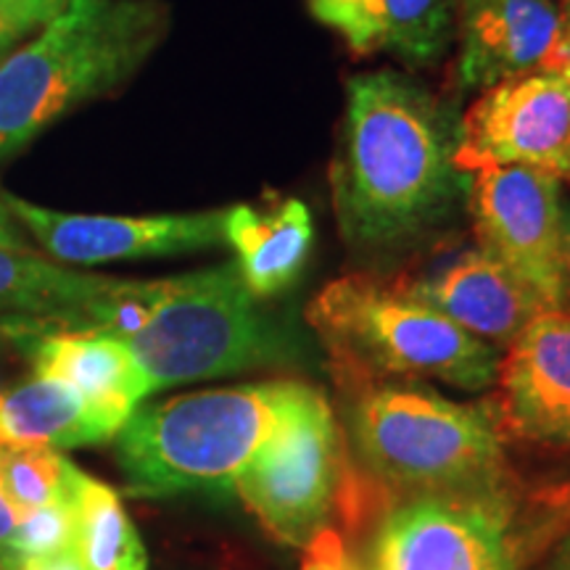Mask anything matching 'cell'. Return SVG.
Listing matches in <instances>:
<instances>
[{"mask_svg":"<svg viewBox=\"0 0 570 570\" xmlns=\"http://www.w3.org/2000/svg\"><path fill=\"white\" fill-rule=\"evenodd\" d=\"M67 6L69 0H0V24L19 40L27 32L42 30Z\"/></svg>","mask_w":570,"mask_h":570,"instance_id":"25","label":"cell"},{"mask_svg":"<svg viewBox=\"0 0 570 570\" xmlns=\"http://www.w3.org/2000/svg\"><path fill=\"white\" fill-rule=\"evenodd\" d=\"M454 164L529 167L570 180V82L539 69L479 92L458 122Z\"/></svg>","mask_w":570,"mask_h":570,"instance_id":"10","label":"cell"},{"mask_svg":"<svg viewBox=\"0 0 570 570\" xmlns=\"http://www.w3.org/2000/svg\"><path fill=\"white\" fill-rule=\"evenodd\" d=\"M309 9L317 21L338 32L354 53L381 51L375 0H309Z\"/></svg>","mask_w":570,"mask_h":570,"instance_id":"23","label":"cell"},{"mask_svg":"<svg viewBox=\"0 0 570 570\" xmlns=\"http://www.w3.org/2000/svg\"><path fill=\"white\" fill-rule=\"evenodd\" d=\"M104 275L77 273L30 252L0 248V315L48 323L96 294Z\"/></svg>","mask_w":570,"mask_h":570,"instance_id":"18","label":"cell"},{"mask_svg":"<svg viewBox=\"0 0 570 570\" xmlns=\"http://www.w3.org/2000/svg\"><path fill=\"white\" fill-rule=\"evenodd\" d=\"M525 552L515 489L420 494L383 512L370 570H520Z\"/></svg>","mask_w":570,"mask_h":570,"instance_id":"8","label":"cell"},{"mask_svg":"<svg viewBox=\"0 0 570 570\" xmlns=\"http://www.w3.org/2000/svg\"><path fill=\"white\" fill-rule=\"evenodd\" d=\"M19 570H80L71 554L59 558H21Z\"/></svg>","mask_w":570,"mask_h":570,"instance_id":"30","label":"cell"},{"mask_svg":"<svg viewBox=\"0 0 570 570\" xmlns=\"http://www.w3.org/2000/svg\"><path fill=\"white\" fill-rule=\"evenodd\" d=\"M562 180L529 167L470 175L468 212L475 246L508 267L544 309H566L560 269Z\"/></svg>","mask_w":570,"mask_h":570,"instance_id":"9","label":"cell"},{"mask_svg":"<svg viewBox=\"0 0 570 570\" xmlns=\"http://www.w3.org/2000/svg\"><path fill=\"white\" fill-rule=\"evenodd\" d=\"M169 24L164 0H69L38 38L0 61V159L61 114L130 82Z\"/></svg>","mask_w":570,"mask_h":570,"instance_id":"2","label":"cell"},{"mask_svg":"<svg viewBox=\"0 0 570 570\" xmlns=\"http://www.w3.org/2000/svg\"><path fill=\"white\" fill-rule=\"evenodd\" d=\"M82 470L56 446H6L0 449V483L17 508L19 518L46 508L61 497L77 494Z\"/></svg>","mask_w":570,"mask_h":570,"instance_id":"21","label":"cell"},{"mask_svg":"<svg viewBox=\"0 0 570 570\" xmlns=\"http://www.w3.org/2000/svg\"><path fill=\"white\" fill-rule=\"evenodd\" d=\"M77 523V494L61 497L46 508L27 512L19 518L11 537V550L21 558H59L71 554Z\"/></svg>","mask_w":570,"mask_h":570,"instance_id":"22","label":"cell"},{"mask_svg":"<svg viewBox=\"0 0 570 570\" xmlns=\"http://www.w3.org/2000/svg\"><path fill=\"white\" fill-rule=\"evenodd\" d=\"M3 202L11 217H17L48 254L71 265L180 256L227 246V209L156 214V217H109V214L42 209L11 194H3Z\"/></svg>","mask_w":570,"mask_h":570,"instance_id":"11","label":"cell"},{"mask_svg":"<svg viewBox=\"0 0 570 570\" xmlns=\"http://www.w3.org/2000/svg\"><path fill=\"white\" fill-rule=\"evenodd\" d=\"M13 42H17V38H13V35L6 30L3 24H0V61H3V56L9 53V48L13 46Z\"/></svg>","mask_w":570,"mask_h":570,"instance_id":"33","label":"cell"},{"mask_svg":"<svg viewBox=\"0 0 570 570\" xmlns=\"http://www.w3.org/2000/svg\"><path fill=\"white\" fill-rule=\"evenodd\" d=\"M32 354L35 373L67 383L98 415L122 431L127 417L151 396L146 375L130 346L109 336L56 333V336L21 338Z\"/></svg>","mask_w":570,"mask_h":570,"instance_id":"15","label":"cell"},{"mask_svg":"<svg viewBox=\"0 0 570 570\" xmlns=\"http://www.w3.org/2000/svg\"><path fill=\"white\" fill-rule=\"evenodd\" d=\"M309 209L298 198H277L269 206H227L225 238L240 275L256 298L281 294L296 281L312 248Z\"/></svg>","mask_w":570,"mask_h":570,"instance_id":"16","label":"cell"},{"mask_svg":"<svg viewBox=\"0 0 570 570\" xmlns=\"http://www.w3.org/2000/svg\"><path fill=\"white\" fill-rule=\"evenodd\" d=\"M539 570H570V529L562 533Z\"/></svg>","mask_w":570,"mask_h":570,"instance_id":"31","label":"cell"},{"mask_svg":"<svg viewBox=\"0 0 570 570\" xmlns=\"http://www.w3.org/2000/svg\"><path fill=\"white\" fill-rule=\"evenodd\" d=\"M302 570H370L346 544L344 533L336 529H323L304 547Z\"/></svg>","mask_w":570,"mask_h":570,"instance_id":"24","label":"cell"},{"mask_svg":"<svg viewBox=\"0 0 570 570\" xmlns=\"http://www.w3.org/2000/svg\"><path fill=\"white\" fill-rule=\"evenodd\" d=\"M21 554L11 547H0V570H19Z\"/></svg>","mask_w":570,"mask_h":570,"instance_id":"32","label":"cell"},{"mask_svg":"<svg viewBox=\"0 0 570 570\" xmlns=\"http://www.w3.org/2000/svg\"><path fill=\"white\" fill-rule=\"evenodd\" d=\"M460 117L436 92L394 69L356 75L331 164L341 238L389 252L439 227L468 194L454 164Z\"/></svg>","mask_w":570,"mask_h":570,"instance_id":"1","label":"cell"},{"mask_svg":"<svg viewBox=\"0 0 570 570\" xmlns=\"http://www.w3.org/2000/svg\"><path fill=\"white\" fill-rule=\"evenodd\" d=\"M352 481L338 420L315 389L254 454L233 491L269 537L304 550L341 510Z\"/></svg>","mask_w":570,"mask_h":570,"instance_id":"7","label":"cell"},{"mask_svg":"<svg viewBox=\"0 0 570 570\" xmlns=\"http://www.w3.org/2000/svg\"><path fill=\"white\" fill-rule=\"evenodd\" d=\"M494 386L504 441L570 449V312H539L502 352Z\"/></svg>","mask_w":570,"mask_h":570,"instance_id":"12","label":"cell"},{"mask_svg":"<svg viewBox=\"0 0 570 570\" xmlns=\"http://www.w3.org/2000/svg\"><path fill=\"white\" fill-rule=\"evenodd\" d=\"M338 377L356 381H441L462 391L494 386L502 352L483 344L394 281L344 275L306 309Z\"/></svg>","mask_w":570,"mask_h":570,"instance_id":"5","label":"cell"},{"mask_svg":"<svg viewBox=\"0 0 570 570\" xmlns=\"http://www.w3.org/2000/svg\"><path fill=\"white\" fill-rule=\"evenodd\" d=\"M312 386L244 383L138 407L117 433V460L132 497L167 499L233 491Z\"/></svg>","mask_w":570,"mask_h":570,"instance_id":"3","label":"cell"},{"mask_svg":"<svg viewBox=\"0 0 570 570\" xmlns=\"http://www.w3.org/2000/svg\"><path fill=\"white\" fill-rule=\"evenodd\" d=\"M348 441L362 470L396 494H491L512 487L487 404L452 402L423 381H356Z\"/></svg>","mask_w":570,"mask_h":570,"instance_id":"4","label":"cell"},{"mask_svg":"<svg viewBox=\"0 0 570 570\" xmlns=\"http://www.w3.org/2000/svg\"><path fill=\"white\" fill-rule=\"evenodd\" d=\"M381 51L412 69L433 67L458 27V0H375Z\"/></svg>","mask_w":570,"mask_h":570,"instance_id":"20","label":"cell"},{"mask_svg":"<svg viewBox=\"0 0 570 570\" xmlns=\"http://www.w3.org/2000/svg\"><path fill=\"white\" fill-rule=\"evenodd\" d=\"M0 248H17V252H27L24 240L13 225L9 206L3 202V190H0Z\"/></svg>","mask_w":570,"mask_h":570,"instance_id":"29","label":"cell"},{"mask_svg":"<svg viewBox=\"0 0 570 570\" xmlns=\"http://www.w3.org/2000/svg\"><path fill=\"white\" fill-rule=\"evenodd\" d=\"M560 269H562V302H566V312H570V202H562Z\"/></svg>","mask_w":570,"mask_h":570,"instance_id":"27","label":"cell"},{"mask_svg":"<svg viewBox=\"0 0 570 570\" xmlns=\"http://www.w3.org/2000/svg\"><path fill=\"white\" fill-rule=\"evenodd\" d=\"M19 525V512L11 504L9 494L3 491V483H0V547H9L13 531Z\"/></svg>","mask_w":570,"mask_h":570,"instance_id":"28","label":"cell"},{"mask_svg":"<svg viewBox=\"0 0 570 570\" xmlns=\"http://www.w3.org/2000/svg\"><path fill=\"white\" fill-rule=\"evenodd\" d=\"M399 283L407 294L499 352H504L539 312H547L508 267L479 246L465 248L436 273Z\"/></svg>","mask_w":570,"mask_h":570,"instance_id":"14","label":"cell"},{"mask_svg":"<svg viewBox=\"0 0 570 570\" xmlns=\"http://www.w3.org/2000/svg\"><path fill=\"white\" fill-rule=\"evenodd\" d=\"M154 391L298 362L294 333L259 306L235 262L159 281L130 341Z\"/></svg>","mask_w":570,"mask_h":570,"instance_id":"6","label":"cell"},{"mask_svg":"<svg viewBox=\"0 0 570 570\" xmlns=\"http://www.w3.org/2000/svg\"><path fill=\"white\" fill-rule=\"evenodd\" d=\"M71 558L80 570H148L140 533L122 499L85 473L77 487V523Z\"/></svg>","mask_w":570,"mask_h":570,"instance_id":"19","label":"cell"},{"mask_svg":"<svg viewBox=\"0 0 570 570\" xmlns=\"http://www.w3.org/2000/svg\"><path fill=\"white\" fill-rule=\"evenodd\" d=\"M454 82L465 92L547 69L560 40L558 0H458Z\"/></svg>","mask_w":570,"mask_h":570,"instance_id":"13","label":"cell"},{"mask_svg":"<svg viewBox=\"0 0 570 570\" xmlns=\"http://www.w3.org/2000/svg\"><path fill=\"white\" fill-rule=\"evenodd\" d=\"M119 428L98 415L67 383L35 375L0 394V449L46 444L56 449L98 444Z\"/></svg>","mask_w":570,"mask_h":570,"instance_id":"17","label":"cell"},{"mask_svg":"<svg viewBox=\"0 0 570 570\" xmlns=\"http://www.w3.org/2000/svg\"><path fill=\"white\" fill-rule=\"evenodd\" d=\"M560 6V40L554 48L547 71H554L562 80L570 82V0H558Z\"/></svg>","mask_w":570,"mask_h":570,"instance_id":"26","label":"cell"}]
</instances>
